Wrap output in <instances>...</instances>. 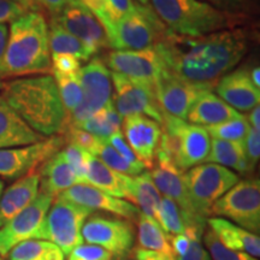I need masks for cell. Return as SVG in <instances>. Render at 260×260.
<instances>
[{
  "label": "cell",
  "instance_id": "34",
  "mask_svg": "<svg viewBox=\"0 0 260 260\" xmlns=\"http://www.w3.org/2000/svg\"><path fill=\"white\" fill-rule=\"evenodd\" d=\"M9 260H65L59 247L46 240H27L9 253Z\"/></svg>",
  "mask_w": 260,
  "mask_h": 260
},
{
  "label": "cell",
  "instance_id": "53",
  "mask_svg": "<svg viewBox=\"0 0 260 260\" xmlns=\"http://www.w3.org/2000/svg\"><path fill=\"white\" fill-rule=\"evenodd\" d=\"M247 122H248L249 126H252L253 129L255 130H260V107L259 105L255 106L254 109H252L249 111L248 118H246Z\"/></svg>",
  "mask_w": 260,
  "mask_h": 260
},
{
  "label": "cell",
  "instance_id": "28",
  "mask_svg": "<svg viewBox=\"0 0 260 260\" xmlns=\"http://www.w3.org/2000/svg\"><path fill=\"white\" fill-rule=\"evenodd\" d=\"M157 222L168 237L182 235L186 233L188 226H206L207 219L194 218L187 214L178 205L169 198H161L158 210Z\"/></svg>",
  "mask_w": 260,
  "mask_h": 260
},
{
  "label": "cell",
  "instance_id": "54",
  "mask_svg": "<svg viewBox=\"0 0 260 260\" xmlns=\"http://www.w3.org/2000/svg\"><path fill=\"white\" fill-rule=\"evenodd\" d=\"M12 2L17 3L22 8L27 10V11H39V5L37 0H12Z\"/></svg>",
  "mask_w": 260,
  "mask_h": 260
},
{
  "label": "cell",
  "instance_id": "21",
  "mask_svg": "<svg viewBox=\"0 0 260 260\" xmlns=\"http://www.w3.org/2000/svg\"><path fill=\"white\" fill-rule=\"evenodd\" d=\"M214 88L217 96L240 113L251 111L259 105L260 89L252 82L249 71L246 69H237L225 74Z\"/></svg>",
  "mask_w": 260,
  "mask_h": 260
},
{
  "label": "cell",
  "instance_id": "12",
  "mask_svg": "<svg viewBox=\"0 0 260 260\" xmlns=\"http://www.w3.org/2000/svg\"><path fill=\"white\" fill-rule=\"evenodd\" d=\"M64 144L63 136L56 135L37 144L0 149V176L6 180H18L34 172L48 158L59 152Z\"/></svg>",
  "mask_w": 260,
  "mask_h": 260
},
{
  "label": "cell",
  "instance_id": "14",
  "mask_svg": "<svg viewBox=\"0 0 260 260\" xmlns=\"http://www.w3.org/2000/svg\"><path fill=\"white\" fill-rule=\"evenodd\" d=\"M106 67L112 73L124 75L152 87L168 70L157 44L144 50L110 52L106 57Z\"/></svg>",
  "mask_w": 260,
  "mask_h": 260
},
{
  "label": "cell",
  "instance_id": "40",
  "mask_svg": "<svg viewBox=\"0 0 260 260\" xmlns=\"http://www.w3.org/2000/svg\"><path fill=\"white\" fill-rule=\"evenodd\" d=\"M65 160L73 169L75 176L77 178V184L87 183V172H88V160L92 154L83 151L77 146L69 144L64 149H61Z\"/></svg>",
  "mask_w": 260,
  "mask_h": 260
},
{
  "label": "cell",
  "instance_id": "1",
  "mask_svg": "<svg viewBox=\"0 0 260 260\" xmlns=\"http://www.w3.org/2000/svg\"><path fill=\"white\" fill-rule=\"evenodd\" d=\"M157 45L172 75L212 89L243 59L249 42L243 29H226L195 38L180 37L167 29Z\"/></svg>",
  "mask_w": 260,
  "mask_h": 260
},
{
  "label": "cell",
  "instance_id": "10",
  "mask_svg": "<svg viewBox=\"0 0 260 260\" xmlns=\"http://www.w3.org/2000/svg\"><path fill=\"white\" fill-rule=\"evenodd\" d=\"M82 100L69 116V125H77L112 102L111 71L100 58H92L81 67Z\"/></svg>",
  "mask_w": 260,
  "mask_h": 260
},
{
  "label": "cell",
  "instance_id": "56",
  "mask_svg": "<svg viewBox=\"0 0 260 260\" xmlns=\"http://www.w3.org/2000/svg\"><path fill=\"white\" fill-rule=\"evenodd\" d=\"M3 189H4V183H3V181H0V198H2Z\"/></svg>",
  "mask_w": 260,
  "mask_h": 260
},
{
  "label": "cell",
  "instance_id": "39",
  "mask_svg": "<svg viewBox=\"0 0 260 260\" xmlns=\"http://www.w3.org/2000/svg\"><path fill=\"white\" fill-rule=\"evenodd\" d=\"M203 242L211 260H258L245 252L233 251L219 241L211 229L206 230L203 235Z\"/></svg>",
  "mask_w": 260,
  "mask_h": 260
},
{
  "label": "cell",
  "instance_id": "11",
  "mask_svg": "<svg viewBox=\"0 0 260 260\" xmlns=\"http://www.w3.org/2000/svg\"><path fill=\"white\" fill-rule=\"evenodd\" d=\"M82 239L106 249L118 260H125L134 246L135 234L128 220L102 214L89 216L82 228Z\"/></svg>",
  "mask_w": 260,
  "mask_h": 260
},
{
  "label": "cell",
  "instance_id": "35",
  "mask_svg": "<svg viewBox=\"0 0 260 260\" xmlns=\"http://www.w3.org/2000/svg\"><path fill=\"white\" fill-rule=\"evenodd\" d=\"M139 245L142 249L157 251L174 254L171 245L168 241L167 234L161 229L157 220L146 216L140 211L139 214Z\"/></svg>",
  "mask_w": 260,
  "mask_h": 260
},
{
  "label": "cell",
  "instance_id": "25",
  "mask_svg": "<svg viewBox=\"0 0 260 260\" xmlns=\"http://www.w3.org/2000/svg\"><path fill=\"white\" fill-rule=\"evenodd\" d=\"M87 183L118 199L130 200L133 176L112 170L95 155L89 157Z\"/></svg>",
  "mask_w": 260,
  "mask_h": 260
},
{
  "label": "cell",
  "instance_id": "20",
  "mask_svg": "<svg viewBox=\"0 0 260 260\" xmlns=\"http://www.w3.org/2000/svg\"><path fill=\"white\" fill-rule=\"evenodd\" d=\"M59 197L93 211H106L126 219H138L140 214L139 207L134 204L112 197L88 183L75 184L59 194Z\"/></svg>",
  "mask_w": 260,
  "mask_h": 260
},
{
  "label": "cell",
  "instance_id": "58",
  "mask_svg": "<svg viewBox=\"0 0 260 260\" xmlns=\"http://www.w3.org/2000/svg\"><path fill=\"white\" fill-rule=\"evenodd\" d=\"M0 89H2V82H0Z\"/></svg>",
  "mask_w": 260,
  "mask_h": 260
},
{
  "label": "cell",
  "instance_id": "18",
  "mask_svg": "<svg viewBox=\"0 0 260 260\" xmlns=\"http://www.w3.org/2000/svg\"><path fill=\"white\" fill-rule=\"evenodd\" d=\"M122 125L123 136L136 157L146 168H152L160 141V124L144 115H130L123 118Z\"/></svg>",
  "mask_w": 260,
  "mask_h": 260
},
{
  "label": "cell",
  "instance_id": "57",
  "mask_svg": "<svg viewBox=\"0 0 260 260\" xmlns=\"http://www.w3.org/2000/svg\"><path fill=\"white\" fill-rule=\"evenodd\" d=\"M138 3H139V4H141V5H147L148 0H138Z\"/></svg>",
  "mask_w": 260,
  "mask_h": 260
},
{
  "label": "cell",
  "instance_id": "46",
  "mask_svg": "<svg viewBox=\"0 0 260 260\" xmlns=\"http://www.w3.org/2000/svg\"><path fill=\"white\" fill-rule=\"evenodd\" d=\"M52 70L63 74H76L81 70V61L69 54H51Z\"/></svg>",
  "mask_w": 260,
  "mask_h": 260
},
{
  "label": "cell",
  "instance_id": "32",
  "mask_svg": "<svg viewBox=\"0 0 260 260\" xmlns=\"http://www.w3.org/2000/svg\"><path fill=\"white\" fill-rule=\"evenodd\" d=\"M123 124V117L119 115L116 110L115 105L111 102L104 109L94 113L86 121L81 122L80 124L74 125L81 128L90 134L98 136L103 140H109L112 135L121 133V128Z\"/></svg>",
  "mask_w": 260,
  "mask_h": 260
},
{
  "label": "cell",
  "instance_id": "31",
  "mask_svg": "<svg viewBox=\"0 0 260 260\" xmlns=\"http://www.w3.org/2000/svg\"><path fill=\"white\" fill-rule=\"evenodd\" d=\"M130 201L138 204L142 213L157 220L161 197L149 172H142L138 176H133Z\"/></svg>",
  "mask_w": 260,
  "mask_h": 260
},
{
  "label": "cell",
  "instance_id": "19",
  "mask_svg": "<svg viewBox=\"0 0 260 260\" xmlns=\"http://www.w3.org/2000/svg\"><path fill=\"white\" fill-rule=\"evenodd\" d=\"M183 174L184 172L177 169L176 165L162 153L160 149H157L153 165H152V171L149 172V175H151L152 181L159 193L175 201L190 217L203 218L195 213L193 206H191L187 194L186 184H184Z\"/></svg>",
  "mask_w": 260,
  "mask_h": 260
},
{
  "label": "cell",
  "instance_id": "47",
  "mask_svg": "<svg viewBox=\"0 0 260 260\" xmlns=\"http://www.w3.org/2000/svg\"><path fill=\"white\" fill-rule=\"evenodd\" d=\"M109 142L111 144V146L113 148L118 152V154L121 155L122 158H124L126 161L130 162L133 165H145L140 159L136 157L133 149L130 148V146L128 145V142L125 141L124 136H123L122 132L121 133H117V134L112 135L111 138L109 139ZM146 167V165H145Z\"/></svg>",
  "mask_w": 260,
  "mask_h": 260
},
{
  "label": "cell",
  "instance_id": "27",
  "mask_svg": "<svg viewBox=\"0 0 260 260\" xmlns=\"http://www.w3.org/2000/svg\"><path fill=\"white\" fill-rule=\"evenodd\" d=\"M39 176L42 193L53 198L77 184V178L73 169L65 160L61 151L57 152L41 165Z\"/></svg>",
  "mask_w": 260,
  "mask_h": 260
},
{
  "label": "cell",
  "instance_id": "48",
  "mask_svg": "<svg viewBox=\"0 0 260 260\" xmlns=\"http://www.w3.org/2000/svg\"><path fill=\"white\" fill-rule=\"evenodd\" d=\"M27 10L12 0H0V24L11 23L16 18L24 15Z\"/></svg>",
  "mask_w": 260,
  "mask_h": 260
},
{
  "label": "cell",
  "instance_id": "29",
  "mask_svg": "<svg viewBox=\"0 0 260 260\" xmlns=\"http://www.w3.org/2000/svg\"><path fill=\"white\" fill-rule=\"evenodd\" d=\"M206 162L222 165L226 169H233L240 174L252 172L247 162L243 142L211 139V148Z\"/></svg>",
  "mask_w": 260,
  "mask_h": 260
},
{
  "label": "cell",
  "instance_id": "52",
  "mask_svg": "<svg viewBox=\"0 0 260 260\" xmlns=\"http://www.w3.org/2000/svg\"><path fill=\"white\" fill-rule=\"evenodd\" d=\"M8 37L9 27L6 24H0V76H2L3 60H4L6 44H8Z\"/></svg>",
  "mask_w": 260,
  "mask_h": 260
},
{
  "label": "cell",
  "instance_id": "30",
  "mask_svg": "<svg viewBox=\"0 0 260 260\" xmlns=\"http://www.w3.org/2000/svg\"><path fill=\"white\" fill-rule=\"evenodd\" d=\"M48 41L51 54H69L77 58L81 63L89 61L95 56V53L82 41L52 21L48 25Z\"/></svg>",
  "mask_w": 260,
  "mask_h": 260
},
{
  "label": "cell",
  "instance_id": "49",
  "mask_svg": "<svg viewBox=\"0 0 260 260\" xmlns=\"http://www.w3.org/2000/svg\"><path fill=\"white\" fill-rule=\"evenodd\" d=\"M171 242V248L172 251H174V254L176 258L183 256L187 253L188 248H189V239H188L186 234L172 236Z\"/></svg>",
  "mask_w": 260,
  "mask_h": 260
},
{
  "label": "cell",
  "instance_id": "2",
  "mask_svg": "<svg viewBox=\"0 0 260 260\" xmlns=\"http://www.w3.org/2000/svg\"><path fill=\"white\" fill-rule=\"evenodd\" d=\"M5 103L29 128L44 138L67 132L69 115L52 75L19 77L2 86Z\"/></svg>",
  "mask_w": 260,
  "mask_h": 260
},
{
  "label": "cell",
  "instance_id": "42",
  "mask_svg": "<svg viewBox=\"0 0 260 260\" xmlns=\"http://www.w3.org/2000/svg\"><path fill=\"white\" fill-rule=\"evenodd\" d=\"M205 228L188 226L186 229V235L189 239V248L186 254L176 260H211L209 253L203 245V235Z\"/></svg>",
  "mask_w": 260,
  "mask_h": 260
},
{
  "label": "cell",
  "instance_id": "37",
  "mask_svg": "<svg viewBox=\"0 0 260 260\" xmlns=\"http://www.w3.org/2000/svg\"><path fill=\"white\" fill-rule=\"evenodd\" d=\"M204 128L209 133L211 139L243 142L249 130V124L247 122L246 117L242 115L241 117H237V118L229 119V121L218 123V124L214 125L204 126Z\"/></svg>",
  "mask_w": 260,
  "mask_h": 260
},
{
  "label": "cell",
  "instance_id": "43",
  "mask_svg": "<svg viewBox=\"0 0 260 260\" xmlns=\"http://www.w3.org/2000/svg\"><path fill=\"white\" fill-rule=\"evenodd\" d=\"M68 255V260H113L111 253L102 247L89 243L77 246Z\"/></svg>",
  "mask_w": 260,
  "mask_h": 260
},
{
  "label": "cell",
  "instance_id": "44",
  "mask_svg": "<svg viewBox=\"0 0 260 260\" xmlns=\"http://www.w3.org/2000/svg\"><path fill=\"white\" fill-rule=\"evenodd\" d=\"M243 149H245L248 167L253 171L260 158V132L249 126L248 133L243 140Z\"/></svg>",
  "mask_w": 260,
  "mask_h": 260
},
{
  "label": "cell",
  "instance_id": "51",
  "mask_svg": "<svg viewBox=\"0 0 260 260\" xmlns=\"http://www.w3.org/2000/svg\"><path fill=\"white\" fill-rule=\"evenodd\" d=\"M39 8L46 9L50 12L52 17L57 16L63 10L65 5L69 3V0H37Z\"/></svg>",
  "mask_w": 260,
  "mask_h": 260
},
{
  "label": "cell",
  "instance_id": "33",
  "mask_svg": "<svg viewBox=\"0 0 260 260\" xmlns=\"http://www.w3.org/2000/svg\"><path fill=\"white\" fill-rule=\"evenodd\" d=\"M84 8L88 9L102 23L104 30L124 17L134 9L133 0H76Z\"/></svg>",
  "mask_w": 260,
  "mask_h": 260
},
{
  "label": "cell",
  "instance_id": "6",
  "mask_svg": "<svg viewBox=\"0 0 260 260\" xmlns=\"http://www.w3.org/2000/svg\"><path fill=\"white\" fill-rule=\"evenodd\" d=\"M165 31L167 27L151 6L135 3L134 9L105 32L107 44L115 51H138L153 46Z\"/></svg>",
  "mask_w": 260,
  "mask_h": 260
},
{
  "label": "cell",
  "instance_id": "41",
  "mask_svg": "<svg viewBox=\"0 0 260 260\" xmlns=\"http://www.w3.org/2000/svg\"><path fill=\"white\" fill-rule=\"evenodd\" d=\"M65 133L68 134L69 144L77 146V147L88 152L89 154L95 155V157L100 147H102V145L104 144V141H105V140L98 138V136L90 134V133L86 132V130L77 128V126L74 125L68 126Z\"/></svg>",
  "mask_w": 260,
  "mask_h": 260
},
{
  "label": "cell",
  "instance_id": "55",
  "mask_svg": "<svg viewBox=\"0 0 260 260\" xmlns=\"http://www.w3.org/2000/svg\"><path fill=\"white\" fill-rule=\"evenodd\" d=\"M249 76H251L252 82L254 83L256 88H260V69L259 67L253 68V69L249 71Z\"/></svg>",
  "mask_w": 260,
  "mask_h": 260
},
{
  "label": "cell",
  "instance_id": "24",
  "mask_svg": "<svg viewBox=\"0 0 260 260\" xmlns=\"http://www.w3.org/2000/svg\"><path fill=\"white\" fill-rule=\"evenodd\" d=\"M44 139L46 138L29 128L0 96V149L37 144Z\"/></svg>",
  "mask_w": 260,
  "mask_h": 260
},
{
  "label": "cell",
  "instance_id": "7",
  "mask_svg": "<svg viewBox=\"0 0 260 260\" xmlns=\"http://www.w3.org/2000/svg\"><path fill=\"white\" fill-rule=\"evenodd\" d=\"M93 212L88 207L75 204L58 195L45 217L38 240H46L54 243L68 255L74 248L83 243V224Z\"/></svg>",
  "mask_w": 260,
  "mask_h": 260
},
{
  "label": "cell",
  "instance_id": "26",
  "mask_svg": "<svg viewBox=\"0 0 260 260\" xmlns=\"http://www.w3.org/2000/svg\"><path fill=\"white\" fill-rule=\"evenodd\" d=\"M207 223L214 235L218 237L219 241L228 248L233 251L245 252L256 259L260 256L259 235L247 232L241 226L220 217L207 219Z\"/></svg>",
  "mask_w": 260,
  "mask_h": 260
},
{
  "label": "cell",
  "instance_id": "17",
  "mask_svg": "<svg viewBox=\"0 0 260 260\" xmlns=\"http://www.w3.org/2000/svg\"><path fill=\"white\" fill-rule=\"evenodd\" d=\"M158 105L162 113L184 119L195 100L205 90H212L188 83L167 70L161 74L153 86Z\"/></svg>",
  "mask_w": 260,
  "mask_h": 260
},
{
  "label": "cell",
  "instance_id": "8",
  "mask_svg": "<svg viewBox=\"0 0 260 260\" xmlns=\"http://www.w3.org/2000/svg\"><path fill=\"white\" fill-rule=\"evenodd\" d=\"M188 198L198 216L207 219L211 207L240 181L239 175L222 167L206 162L189 169L183 174Z\"/></svg>",
  "mask_w": 260,
  "mask_h": 260
},
{
  "label": "cell",
  "instance_id": "5",
  "mask_svg": "<svg viewBox=\"0 0 260 260\" xmlns=\"http://www.w3.org/2000/svg\"><path fill=\"white\" fill-rule=\"evenodd\" d=\"M161 136L158 148L186 172L203 164L209 157L211 136L204 126L190 124L184 119L162 113Z\"/></svg>",
  "mask_w": 260,
  "mask_h": 260
},
{
  "label": "cell",
  "instance_id": "15",
  "mask_svg": "<svg viewBox=\"0 0 260 260\" xmlns=\"http://www.w3.org/2000/svg\"><path fill=\"white\" fill-rule=\"evenodd\" d=\"M54 198L38 194L34 201L17 216L0 228V256L5 258L14 247L27 240H38L39 232Z\"/></svg>",
  "mask_w": 260,
  "mask_h": 260
},
{
  "label": "cell",
  "instance_id": "13",
  "mask_svg": "<svg viewBox=\"0 0 260 260\" xmlns=\"http://www.w3.org/2000/svg\"><path fill=\"white\" fill-rule=\"evenodd\" d=\"M111 80L115 87L113 105L123 118L130 115H144L161 124L162 112L153 87L118 73H111Z\"/></svg>",
  "mask_w": 260,
  "mask_h": 260
},
{
  "label": "cell",
  "instance_id": "50",
  "mask_svg": "<svg viewBox=\"0 0 260 260\" xmlns=\"http://www.w3.org/2000/svg\"><path fill=\"white\" fill-rule=\"evenodd\" d=\"M135 260H176V256L162 252L139 248L135 251Z\"/></svg>",
  "mask_w": 260,
  "mask_h": 260
},
{
  "label": "cell",
  "instance_id": "4",
  "mask_svg": "<svg viewBox=\"0 0 260 260\" xmlns=\"http://www.w3.org/2000/svg\"><path fill=\"white\" fill-rule=\"evenodd\" d=\"M151 8L168 30L180 37L234 29L245 19V16L225 14L199 0H151Z\"/></svg>",
  "mask_w": 260,
  "mask_h": 260
},
{
  "label": "cell",
  "instance_id": "22",
  "mask_svg": "<svg viewBox=\"0 0 260 260\" xmlns=\"http://www.w3.org/2000/svg\"><path fill=\"white\" fill-rule=\"evenodd\" d=\"M40 176L39 172H30L18 178L0 198V228L29 206L39 194Z\"/></svg>",
  "mask_w": 260,
  "mask_h": 260
},
{
  "label": "cell",
  "instance_id": "45",
  "mask_svg": "<svg viewBox=\"0 0 260 260\" xmlns=\"http://www.w3.org/2000/svg\"><path fill=\"white\" fill-rule=\"evenodd\" d=\"M201 3L234 16H245L248 9L246 0H199Z\"/></svg>",
  "mask_w": 260,
  "mask_h": 260
},
{
  "label": "cell",
  "instance_id": "23",
  "mask_svg": "<svg viewBox=\"0 0 260 260\" xmlns=\"http://www.w3.org/2000/svg\"><path fill=\"white\" fill-rule=\"evenodd\" d=\"M241 116L242 113L228 105L219 96L213 94L212 90H205L191 105L187 113L186 122L194 125L207 126Z\"/></svg>",
  "mask_w": 260,
  "mask_h": 260
},
{
  "label": "cell",
  "instance_id": "36",
  "mask_svg": "<svg viewBox=\"0 0 260 260\" xmlns=\"http://www.w3.org/2000/svg\"><path fill=\"white\" fill-rule=\"evenodd\" d=\"M54 81L57 83L61 103L67 110L68 115H71L82 100V87L80 81V71L76 74H63L52 70Z\"/></svg>",
  "mask_w": 260,
  "mask_h": 260
},
{
  "label": "cell",
  "instance_id": "59",
  "mask_svg": "<svg viewBox=\"0 0 260 260\" xmlns=\"http://www.w3.org/2000/svg\"><path fill=\"white\" fill-rule=\"evenodd\" d=\"M0 260H4V259H3V258H2V256H0Z\"/></svg>",
  "mask_w": 260,
  "mask_h": 260
},
{
  "label": "cell",
  "instance_id": "16",
  "mask_svg": "<svg viewBox=\"0 0 260 260\" xmlns=\"http://www.w3.org/2000/svg\"><path fill=\"white\" fill-rule=\"evenodd\" d=\"M52 22L76 37L95 54L109 46L106 32L99 19L76 0H69L59 14L52 17Z\"/></svg>",
  "mask_w": 260,
  "mask_h": 260
},
{
  "label": "cell",
  "instance_id": "38",
  "mask_svg": "<svg viewBox=\"0 0 260 260\" xmlns=\"http://www.w3.org/2000/svg\"><path fill=\"white\" fill-rule=\"evenodd\" d=\"M96 157L102 160L106 167H109L112 170H115L119 174L128 175V176H138V175L145 172L146 167L145 165H133L122 158L118 154V152L112 147L109 140H105L104 144L100 147L99 152H98Z\"/></svg>",
  "mask_w": 260,
  "mask_h": 260
},
{
  "label": "cell",
  "instance_id": "3",
  "mask_svg": "<svg viewBox=\"0 0 260 260\" xmlns=\"http://www.w3.org/2000/svg\"><path fill=\"white\" fill-rule=\"evenodd\" d=\"M52 71L48 24L39 11H27L10 23L0 77H23Z\"/></svg>",
  "mask_w": 260,
  "mask_h": 260
},
{
  "label": "cell",
  "instance_id": "9",
  "mask_svg": "<svg viewBox=\"0 0 260 260\" xmlns=\"http://www.w3.org/2000/svg\"><path fill=\"white\" fill-rule=\"evenodd\" d=\"M211 214L232 220L247 232H260V182L258 178L239 181L211 207Z\"/></svg>",
  "mask_w": 260,
  "mask_h": 260
}]
</instances>
